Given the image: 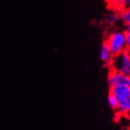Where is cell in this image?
<instances>
[{
  "label": "cell",
  "instance_id": "cell-1",
  "mask_svg": "<svg viewBox=\"0 0 130 130\" xmlns=\"http://www.w3.org/2000/svg\"><path fill=\"white\" fill-rule=\"evenodd\" d=\"M110 92L117 100V111L122 115H130V86H114L110 87Z\"/></svg>",
  "mask_w": 130,
  "mask_h": 130
},
{
  "label": "cell",
  "instance_id": "cell-2",
  "mask_svg": "<svg viewBox=\"0 0 130 130\" xmlns=\"http://www.w3.org/2000/svg\"><path fill=\"white\" fill-rule=\"evenodd\" d=\"M114 57L118 56L125 50H128L125 42V35L123 31H112L109 34L104 41Z\"/></svg>",
  "mask_w": 130,
  "mask_h": 130
},
{
  "label": "cell",
  "instance_id": "cell-3",
  "mask_svg": "<svg viewBox=\"0 0 130 130\" xmlns=\"http://www.w3.org/2000/svg\"><path fill=\"white\" fill-rule=\"evenodd\" d=\"M129 65H130V53L129 50H125L118 56L114 57L113 62L110 69L119 72V73L128 75L129 73Z\"/></svg>",
  "mask_w": 130,
  "mask_h": 130
},
{
  "label": "cell",
  "instance_id": "cell-4",
  "mask_svg": "<svg viewBox=\"0 0 130 130\" xmlns=\"http://www.w3.org/2000/svg\"><path fill=\"white\" fill-rule=\"evenodd\" d=\"M108 85L110 87L114 86H121V85L130 86V77L129 75L123 74L113 69H110L108 74Z\"/></svg>",
  "mask_w": 130,
  "mask_h": 130
},
{
  "label": "cell",
  "instance_id": "cell-5",
  "mask_svg": "<svg viewBox=\"0 0 130 130\" xmlns=\"http://www.w3.org/2000/svg\"><path fill=\"white\" fill-rule=\"evenodd\" d=\"M100 60L104 63L105 66L107 67H111L112 65V62H113L114 60V56L112 55L111 51L109 48L108 45L104 42L101 46V50H100Z\"/></svg>",
  "mask_w": 130,
  "mask_h": 130
},
{
  "label": "cell",
  "instance_id": "cell-6",
  "mask_svg": "<svg viewBox=\"0 0 130 130\" xmlns=\"http://www.w3.org/2000/svg\"><path fill=\"white\" fill-rule=\"evenodd\" d=\"M119 20L125 24V28L130 27V7L125 8L118 12Z\"/></svg>",
  "mask_w": 130,
  "mask_h": 130
},
{
  "label": "cell",
  "instance_id": "cell-7",
  "mask_svg": "<svg viewBox=\"0 0 130 130\" xmlns=\"http://www.w3.org/2000/svg\"><path fill=\"white\" fill-rule=\"evenodd\" d=\"M110 5L115 8L116 12H119L124 8L130 7V0H112Z\"/></svg>",
  "mask_w": 130,
  "mask_h": 130
},
{
  "label": "cell",
  "instance_id": "cell-8",
  "mask_svg": "<svg viewBox=\"0 0 130 130\" xmlns=\"http://www.w3.org/2000/svg\"><path fill=\"white\" fill-rule=\"evenodd\" d=\"M118 21H119V15H118V12H116V11H113V12L109 13L108 15L105 17V20H104L105 23L108 25L115 24Z\"/></svg>",
  "mask_w": 130,
  "mask_h": 130
},
{
  "label": "cell",
  "instance_id": "cell-9",
  "mask_svg": "<svg viewBox=\"0 0 130 130\" xmlns=\"http://www.w3.org/2000/svg\"><path fill=\"white\" fill-rule=\"evenodd\" d=\"M108 103L110 107H111L112 110H115L117 111V107H118V104H117V100L115 99V97L113 96V94H111V92L109 93L108 95Z\"/></svg>",
  "mask_w": 130,
  "mask_h": 130
},
{
  "label": "cell",
  "instance_id": "cell-10",
  "mask_svg": "<svg viewBox=\"0 0 130 130\" xmlns=\"http://www.w3.org/2000/svg\"><path fill=\"white\" fill-rule=\"evenodd\" d=\"M125 42H126V47L129 50L130 49V29H126L125 31Z\"/></svg>",
  "mask_w": 130,
  "mask_h": 130
},
{
  "label": "cell",
  "instance_id": "cell-11",
  "mask_svg": "<svg viewBox=\"0 0 130 130\" xmlns=\"http://www.w3.org/2000/svg\"><path fill=\"white\" fill-rule=\"evenodd\" d=\"M106 1H107V2H108L109 4H111V3L112 2V0H106Z\"/></svg>",
  "mask_w": 130,
  "mask_h": 130
},
{
  "label": "cell",
  "instance_id": "cell-12",
  "mask_svg": "<svg viewBox=\"0 0 130 130\" xmlns=\"http://www.w3.org/2000/svg\"><path fill=\"white\" fill-rule=\"evenodd\" d=\"M128 75H129V77H130V65H129V73H128Z\"/></svg>",
  "mask_w": 130,
  "mask_h": 130
},
{
  "label": "cell",
  "instance_id": "cell-13",
  "mask_svg": "<svg viewBox=\"0 0 130 130\" xmlns=\"http://www.w3.org/2000/svg\"><path fill=\"white\" fill-rule=\"evenodd\" d=\"M125 29H130V27H128V28H125Z\"/></svg>",
  "mask_w": 130,
  "mask_h": 130
}]
</instances>
